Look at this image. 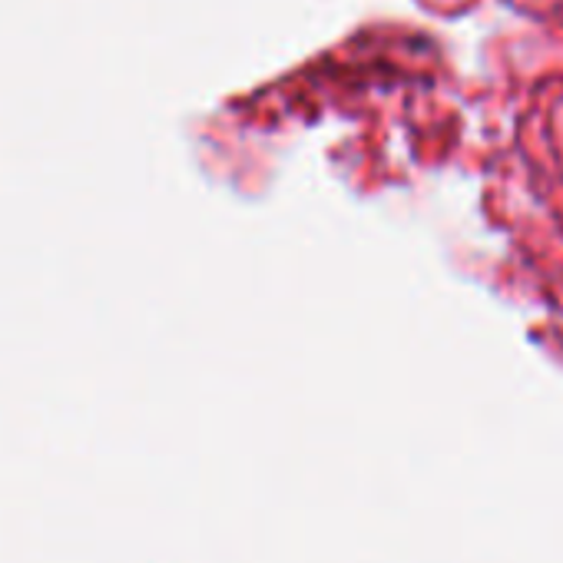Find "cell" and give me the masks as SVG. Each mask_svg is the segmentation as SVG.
<instances>
[]
</instances>
